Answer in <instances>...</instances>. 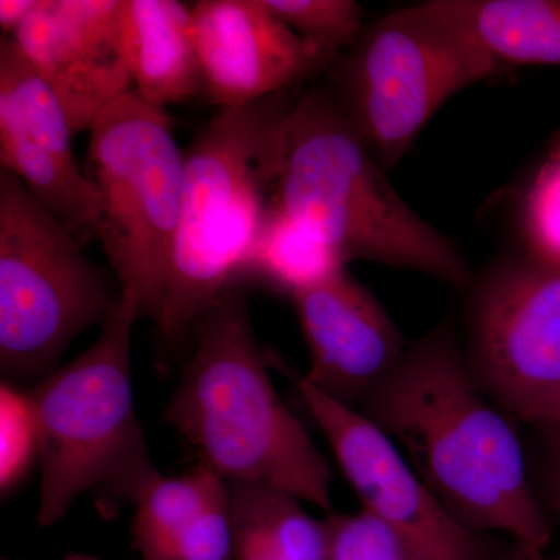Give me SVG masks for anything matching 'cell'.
<instances>
[{"instance_id": "8", "label": "cell", "mask_w": 560, "mask_h": 560, "mask_svg": "<svg viewBox=\"0 0 560 560\" xmlns=\"http://www.w3.org/2000/svg\"><path fill=\"white\" fill-rule=\"evenodd\" d=\"M119 294L113 276L88 259L79 238L0 168L3 382L33 386L60 368L72 341L102 327Z\"/></svg>"}, {"instance_id": "10", "label": "cell", "mask_w": 560, "mask_h": 560, "mask_svg": "<svg viewBox=\"0 0 560 560\" xmlns=\"http://www.w3.org/2000/svg\"><path fill=\"white\" fill-rule=\"evenodd\" d=\"M287 375L326 438L338 467L370 512L423 560H539L521 545L504 548L478 533L420 480L399 448L359 411L330 399L300 375Z\"/></svg>"}, {"instance_id": "9", "label": "cell", "mask_w": 560, "mask_h": 560, "mask_svg": "<svg viewBox=\"0 0 560 560\" xmlns=\"http://www.w3.org/2000/svg\"><path fill=\"white\" fill-rule=\"evenodd\" d=\"M467 359L490 400L512 419L560 429V267L511 261L471 301Z\"/></svg>"}, {"instance_id": "19", "label": "cell", "mask_w": 560, "mask_h": 560, "mask_svg": "<svg viewBox=\"0 0 560 560\" xmlns=\"http://www.w3.org/2000/svg\"><path fill=\"white\" fill-rule=\"evenodd\" d=\"M224 485L223 478L205 466L180 477L154 475L135 501L131 537L140 560H160Z\"/></svg>"}, {"instance_id": "20", "label": "cell", "mask_w": 560, "mask_h": 560, "mask_svg": "<svg viewBox=\"0 0 560 560\" xmlns=\"http://www.w3.org/2000/svg\"><path fill=\"white\" fill-rule=\"evenodd\" d=\"M268 9L331 62L359 39L366 22L353 0H265Z\"/></svg>"}, {"instance_id": "17", "label": "cell", "mask_w": 560, "mask_h": 560, "mask_svg": "<svg viewBox=\"0 0 560 560\" xmlns=\"http://www.w3.org/2000/svg\"><path fill=\"white\" fill-rule=\"evenodd\" d=\"M503 65L560 66V0H430Z\"/></svg>"}, {"instance_id": "7", "label": "cell", "mask_w": 560, "mask_h": 560, "mask_svg": "<svg viewBox=\"0 0 560 560\" xmlns=\"http://www.w3.org/2000/svg\"><path fill=\"white\" fill-rule=\"evenodd\" d=\"M167 109L136 91L103 110L90 130L84 173L97 197L95 237L140 319H160L183 202L186 153Z\"/></svg>"}, {"instance_id": "6", "label": "cell", "mask_w": 560, "mask_h": 560, "mask_svg": "<svg viewBox=\"0 0 560 560\" xmlns=\"http://www.w3.org/2000/svg\"><path fill=\"white\" fill-rule=\"evenodd\" d=\"M501 66L469 28L425 2L364 25L327 72L331 94L388 171L453 95Z\"/></svg>"}, {"instance_id": "23", "label": "cell", "mask_w": 560, "mask_h": 560, "mask_svg": "<svg viewBox=\"0 0 560 560\" xmlns=\"http://www.w3.org/2000/svg\"><path fill=\"white\" fill-rule=\"evenodd\" d=\"M530 257L560 267V149L541 165L525 202Z\"/></svg>"}, {"instance_id": "27", "label": "cell", "mask_w": 560, "mask_h": 560, "mask_svg": "<svg viewBox=\"0 0 560 560\" xmlns=\"http://www.w3.org/2000/svg\"><path fill=\"white\" fill-rule=\"evenodd\" d=\"M65 560H102V559L94 558V556L81 555V552H70V555L66 556Z\"/></svg>"}, {"instance_id": "11", "label": "cell", "mask_w": 560, "mask_h": 560, "mask_svg": "<svg viewBox=\"0 0 560 560\" xmlns=\"http://www.w3.org/2000/svg\"><path fill=\"white\" fill-rule=\"evenodd\" d=\"M73 130L49 84L10 36L0 40V165L80 242L95 237L97 197L73 153Z\"/></svg>"}, {"instance_id": "3", "label": "cell", "mask_w": 560, "mask_h": 560, "mask_svg": "<svg viewBox=\"0 0 560 560\" xmlns=\"http://www.w3.org/2000/svg\"><path fill=\"white\" fill-rule=\"evenodd\" d=\"M271 202L340 254L433 276L458 289L469 265L390 186L386 171L326 88L294 98L276 147Z\"/></svg>"}, {"instance_id": "12", "label": "cell", "mask_w": 560, "mask_h": 560, "mask_svg": "<svg viewBox=\"0 0 560 560\" xmlns=\"http://www.w3.org/2000/svg\"><path fill=\"white\" fill-rule=\"evenodd\" d=\"M124 0H39L10 38L57 95L73 135L132 91Z\"/></svg>"}, {"instance_id": "24", "label": "cell", "mask_w": 560, "mask_h": 560, "mask_svg": "<svg viewBox=\"0 0 560 560\" xmlns=\"http://www.w3.org/2000/svg\"><path fill=\"white\" fill-rule=\"evenodd\" d=\"M160 560H235L228 482L180 530Z\"/></svg>"}, {"instance_id": "26", "label": "cell", "mask_w": 560, "mask_h": 560, "mask_svg": "<svg viewBox=\"0 0 560 560\" xmlns=\"http://www.w3.org/2000/svg\"><path fill=\"white\" fill-rule=\"evenodd\" d=\"M39 0H0V28L11 36L33 13Z\"/></svg>"}, {"instance_id": "1", "label": "cell", "mask_w": 560, "mask_h": 560, "mask_svg": "<svg viewBox=\"0 0 560 560\" xmlns=\"http://www.w3.org/2000/svg\"><path fill=\"white\" fill-rule=\"evenodd\" d=\"M355 410L471 529L537 555L550 545L551 525L512 418L481 388L447 326L408 346Z\"/></svg>"}, {"instance_id": "15", "label": "cell", "mask_w": 560, "mask_h": 560, "mask_svg": "<svg viewBox=\"0 0 560 560\" xmlns=\"http://www.w3.org/2000/svg\"><path fill=\"white\" fill-rule=\"evenodd\" d=\"M121 33L132 91L167 109L206 94L191 35V7L176 0H124Z\"/></svg>"}, {"instance_id": "16", "label": "cell", "mask_w": 560, "mask_h": 560, "mask_svg": "<svg viewBox=\"0 0 560 560\" xmlns=\"http://www.w3.org/2000/svg\"><path fill=\"white\" fill-rule=\"evenodd\" d=\"M235 560H327L326 522L270 486L228 482Z\"/></svg>"}, {"instance_id": "25", "label": "cell", "mask_w": 560, "mask_h": 560, "mask_svg": "<svg viewBox=\"0 0 560 560\" xmlns=\"http://www.w3.org/2000/svg\"><path fill=\"white\" fill-rule=\"evenodd\" d=\"M547 438V463H545V489L552 510L560 517V429L541 430Z\"/></svg>"}, {"instance_id": "4", "label": "cell", "mask_w": 560, "mask_h": 560, "mask_svg": "<svg viewBox=\"0 0 560 560\" xmlns=\"http://www.w3.org/2000/svg\"><path fill=\"white\" fill-rule=\"evenodd\" d=\"M138 319V301L120 291L94 345L25 388L38 425L40 528L61 522L84 493L97 497L105 515L135 504L160 474L132 390L131 338Z\"/></svg>"}, {"instance_id": "21", "label": "cell", "mask_w": 560, "mask_h": 560, "mask_svg": "<svg viewBox=\"0 0 560 560\" xmlns=\"http://www.w3.org/2000/svg\"><path fill=\"white\" fill-rule=\"evenodd\" d=\"M39 467V436L27 390L0 386V493L7 499Z\"/></svg>"}, {"instance_id": "14", "label": "cell", "mask_w": 560, "mask_h": 560, "mask_svg": "<svg viewBox=\"0 0 560 560\" xmlns=\"http://www.w3.org/2000/svg\"><path fill=\"white\" fill-rule=\"evenodd\" d=\"M291 302L311 352V370L302 377L353 410L410 346L381 302L346 268Z\"/></svg>"}, {"instance_id": "5", "label": "cell", "mask_w": 560, "mask_h": 560, "mask_svg": "<svg viewBox=\"0 0 560 560\" xmlns=\"http://www.w3.org/2000/svg\"><path fill=\"white\" fill-rule=\"evenodd\" d=\"M285 92L220 109L186 151L183 202L160 319L178 345L224 291L241 285L243 264L270 209Z\"/></svg>"}, {"instance_id": "2", "label": "cell", "mask_w": 560, "mask_h": 560, "mask_svg": "<svg viewBox=\"0 0 560 560\" xmlns=\"http://www.w3.org/2000/svg\"><path fill=\"white\" fill-rule=\"evenodd\" d=\"M194 355L164 420L226 482L270 486L329 511V460L279 396L260 348L248 290L234 285L198 316Z\"/></svg>"}, {"instance_id": "22", "label": "cell", "mask_w": 560, "mask_h": 560, "mask_svg": "<svg viewBox=\"0 0 560 560\" xmlns=\"http://www.w3.org/2000/svg\"><path fill=\"white\" fill-rule=\"evenodd\" d=\"M327 560H423L389 526L364 510L327 517Z\"/></svg>"}, {"instance_id": "18", "label": "cell", "mask_w": 560, "mask_h": 560, "mask_svg": "<svg viewBox=\"0 0 560 560\" xmlns=\"http://www.w3.org/2000/svg\"><path fill=\"white\" fill-rule=\"evenodd\" d=\"M346 265L340 254L315 232L270 202L238 283H259L291 300L300 291L345 270Z\"/></svg>"}, {"instance_id": "28", "label": "cell", "mask_w": 560, "mask_h": 560, "mask_svg": "<svg viewBox=\"0 0 560 560\" xmlns=\"http://www.w3.org/2000/svg\"><path fill=\"white\" fill-rule=\"evenodd\" d=\"M2 560H13V559H7V558H3Z\"/></svg>"}, {"instance_id": "13", "label": "cell", "mask_w": 560, "mask_h": 560, "mask_svg": "<svg viewBox=\"0 0 560 560\" xmlns=\"http://www.w3.org/2000/svg\"><path fill=\"white\" fill-rule=\"evenodd\" d=\"M191 35L206 95L220 109L282 94L330 68L331 60L279 20L265 0H200Z\"/></svg>"}]
</instances>
